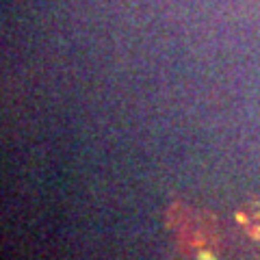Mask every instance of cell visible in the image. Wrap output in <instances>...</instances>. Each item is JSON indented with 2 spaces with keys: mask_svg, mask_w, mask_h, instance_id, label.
I'll list each match as a JSON object with an SVG mask.
<instances>
[{
  "mask_svg": "<svg viewBox=\"0 0 260 260\" xmlns=\"http://www.w3.org/2000/svg\"><path fill=\"white\" fill-rule=\"evenodd\" d=\"M241 221L247 225L249 232H254L256 237H260V213H258V215H256V213H254V215H243Z\"/></svg>",
  "mask_w": 260,
  "mask_h": 260,
  "instance_id": "obj_1",
  "label": "cell"
}]
</instances>
